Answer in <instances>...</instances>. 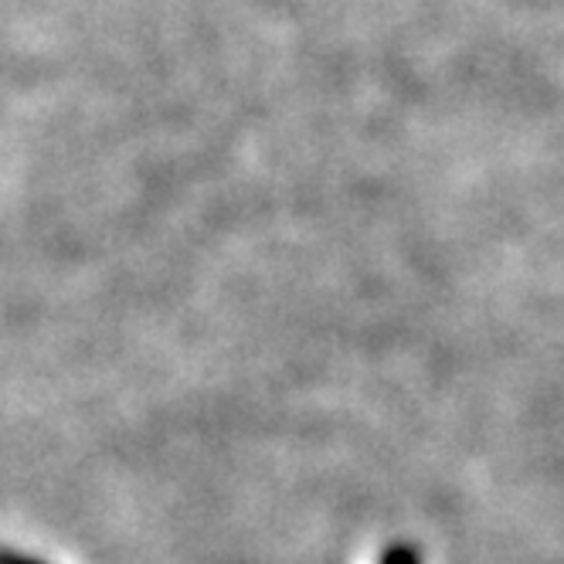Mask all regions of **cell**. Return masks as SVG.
Masks as SVG:
<instances>
[{"label":"cell","mask_w":564,"mask_h":564,"mask_svg":"<svg viewBox=\"0 0 564 564\" xmlns=\"http://www.w3.org/2000/svg\"><path fill=\"white\" fill-rule=\"evenodd\" d=\"M4 564H42V561H34V557H24V554H8Z\"/></svg>","instance_id":"2"},{"label":"cell","mask_w":564,"mask_h":564,"mask_svg":"<svg viewBox=\"0 0 564 564\" xmlns=\"http://www.w3.org/2000/svg\"><path fill=\"white\" fill-rule=\"evenodd\" d=\"M378 564H422V561H419V551L412 544H391Z\"/></svg>","instance_id":"1"}]
</instances>
